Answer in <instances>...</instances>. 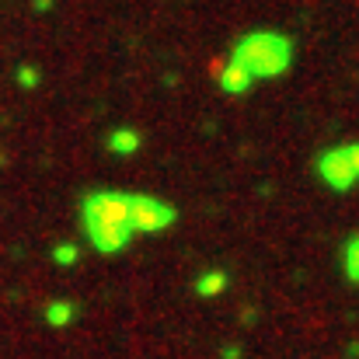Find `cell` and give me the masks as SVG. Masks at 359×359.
I'll return each mask as SVG.
<instances>
[{"label":"cell","instance_id":"2","mask_svg":"<svg viewBox=\"0 0 359 359\" xmlns=\"http://www.w3.org/2000/svg\"><path fill=\"white\" fill-rule=\"evenodd\" d=\"M231 63H238L241 70L258 84V81H279L283 74H290L293 60H297V46L290 35L272 32V28H255L248 35H241L231 46Z\"/></svg>","mask_w":359,"mask_h":359},{"label":"cell","instance_id":"9","mask_svg":"<svg viewBox=\"0 0 359 359\" xmlns=\"http://www.w3.org/2000/svg\"><path fill=\"white\" fill-rule=\"evenodd\" d=\"M342 276H346L353 286H359V231L342 244Z\"/></svg>","mask_w":359,"mask_h":359},{"label":"cell","instance_id":"10","mask_svg":"<svg viewBox=\"0 0 359 359\" xmlns=\"http://www.w3.org/2000/svg\"><path fill=\"white\" fill-rule=\"evenodd\" d=\"M77 258H81V248H77V244H56V248H53V262L63 265V269L77 265Z\"/></svg>","mask_w":359,"mask_h":359},{"label":"cell","instance_id":"5","mask_svg":"<svg viewBox=\"0 0 359 359\" xmlns=\"http://www.w3.org/2000/svg\"><path fill=\"white\" fill-rule=\"evenodd\" d=\"M213 77H217V88L224 91V95H231V98H244L251 88H255V81L241 70L238 63H213Z\"/></svg>","mask_w":359,"mask_h":359},{"label":"cell","instance_id":"1","mask_svg":"<svg viewBox=\"0 0 359 359\" xmlns=\"http://www.w3.org/2000/svg\"><path fill=\"white\" fill-rule=\"evenodd\" d=\"M81 231L98 255H119L136 238L129 220V192L91 189L81 199Z\"/></svg>","mask_w":359,"mask_h":359},{"label":"cell","instance_id":"4","mask_svg":"<svg viewBox=\"0 0 359 359\" xmlns=\"http://www.w3.org/2000/svg\"><path fill=\"white\" fill-rule=\"evenodd\" d=\"M129 220L136 234H164L178 224V210L150 192H129Z\"/></svg>","mask_w":359,"mask_h":359},{"label":"cell","instance_id":"7","mask_svg":"<svg viewBox=\"0 0 359 359\" xmlns=\"http://www.w3.org/2000/svg\"><path fill=\"white\" fill-rule=\"evenodd\" d=\"M231 286V276L224 272V269H206V272H199L196 276V283H192V290H196V297H220L224 290Z\"/></svg>","mask_w":359,"mask_h":359},{"label":"cell","instance_id":"11","mask_svg":"<svg viewBox=\"0 0 359 359\" xmlns=\"http://www.w3.org/2000/svg\"><path fill=\"white\" fill-rule=\"evenodd\" d=\"M18 81H21V88H35L39 84V70L35 67H21V77Z\"/></svg>","mask_w":359,"mask_h":359},{"label":"cell","instance_id":"3","mask_svg":"<svg viewBox=\"0 0 359 359\" xmlns=\"http://www.w3.org/2000/svg\"><path fill=\"white\" fill-rule=\"evenodd\" d=\"M314 171L332 192H353L359 185V143L349 140V143L321 150L314 161Z\"/></svg>","mask_w":359,"mask_h":359},{"label":"cell","instance_id":"8","mask_svg":"<svg viewBox=\"0 0 359 359\" xmlns=\"http://www.w3.org/2000/svg\"><path fill=\"white\" fill-rule=\"evenodd\" d=\"M42 318H46V325H53V328H67V325H74V318H77V304L74 300H49L46 304V311H42Z\"/></svg>","mask_w":359,"mask_h":359},{"label":"cell","instance_id":"6","mask_svg":"<svg viewBox=\"0 0 359 359\" xmlns=\"http://www.w3.org/2000/svg\"><path fill=\"white\" fill-rule=\"evenodd\" d=\"M105 147H109V154H116V157H133V154L143 147V136H140V129H133V126H119V129H112V133L105 136Z\"/></svg>","mask_w":359,"mask_h":359}]
</instances>
